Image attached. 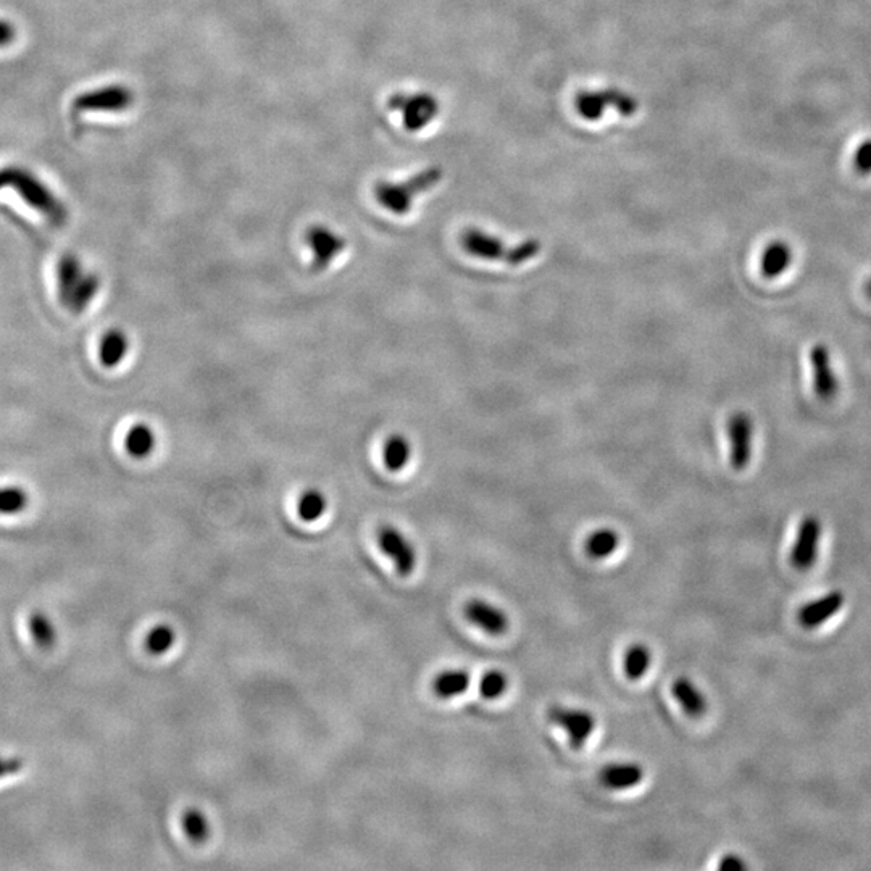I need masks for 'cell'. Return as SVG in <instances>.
I'll return each mask as SVG.
<instances>
[{
	"label": "cell",
	"instance_id": "1",
	"mask_svg": "<svg viewBox=\"0 0 871 871\" xmlns=\"http://www.w3.org/2000/svg\"><path fill=\"white\" fill-rule=\"evenodd\" d=\"M460 244L463 251L467 252L475 259L486 260V262H501L509 267H523L525 263L536 259L542 251V242L539 239L528 238L518 244H505L502 238L488 233V231L478 230V228H468L463 231L460 236Z\"/></svg>",
	"mask_w": 871,
	"mask_h": 871
},
{
	"label": "cell",
	"instance_id": "2",
	"mask_svg": "<svg viewBox=\"0 0 871 871\" xmlns=\"http://www.w3.org/2000/svg\"><path fill=\"white\" fill-rule=\"evenodd\" d=\"M444 180L441 167H428L402 181H378L373 189L375 199L386 212L396 217H405L413 209L418 197L438 188Z\"/></svg>",
	"mask_w": 871,
	"mask_h": 871
},
{
	"label": "cell",
	"instance_id": "3",
	"mask_svg": "<svg viewBox=\"0 0 871 871\" xmlns=\"http://www.w3.org/2000/svg\"><path fill=\"white\" fill-rule=\"evenodd\" d=\"M59 297L68 310L81 313L88 309L101 291V276L84 268L81 260L73 254L63 255L57 267Z\"/></svg>",
	"mask_w": 871,
	"mask_h": 871
},
{
	"label": "cell",
	"instance_id": "4",
	"mask_svg": "<svg viewBox=\"0 0 871 871\" xmlns=\"http://www.w3.org/2000/svg\"><path fill=\"white\" fill-rule=\"evenodd\" d=\"M7 188H13L26 204L38 210L52 225L67 223L68 210L46 184L25 168L7 167Z\"/></svg>",
	"mask_w": 871,
	"mask_h": 871
},
{
	"label": "cell",
	"instance_id": "5",
	"mask_svg": "<svg viewBox=\"0 0 871 871\" xmlns=\"http://www.w3.org/2000/svg\"><path fill=\"white\" fill-rule=\"evenodd\" d=\"M639 109L638 97L621 88L584 89L575 97L576 113L588 123L601 121L609 112L631 118L638 115Z\"/></svg>",
	"mask_w": 871,
	"mask_h": 871
},
{
	"label": "cell",
	"instance_id": "6",
	"mask_svg": "<svg viewBox=\"0 0 871 871\" xmlns=\"http://www.w3.org/2000/svg\"><path fill=\"white\" fill-rule=\"evenodd\" d=\"M388 109L401 117L405 130L420 133L438 120L441 102L431 92H396L389 97Z\"/></svg>",
	"mask_w": 871,
	"mask_h": 871
},
{
	"label": "cell",
	"instance_id": "7",
	"mask_svg": "<svg viewBox=\"0 0 871 871\" xmlns=\"http://www.w3.org/2000/svg\"><path fill=\"white\" fill-rule=\"evenodd\" d=\"M136 102L133 89L125 84H107L102 88L81 92L73 101L78 113H123Z\"/></svg>",
	"mask_w": 871,
	"mask_h": 871
},
{
	"label": "cell",
	"instance_id": "8",
	"mask_svg": "<svg viewBox=\"0 0 871 871\" xmlns=\"http://www.w3.org/2000/svg\"><path fill=\"white\" fill-rule=\"evenodd\" d=\"M304 239L310 252V267L317 273L331 268L347 249V239L326 225L310 226Z\"/></svg>",
	"mask_w": 871,
	"mask_h": 871
},
{
	"label": "cell",
	"instance_id": "9",
	"mask_svg": "<svg viewBox=\"0 0 871 871\" xmlns=\"http://www.w3.org/2000/svg\"><path fill=\"white\" fill-rule=\"evenodd\" d=\"M547 717L555 726H559L560 730L567 733L573 749H581L596 731V717L589 710L552 705L547 712Z\"/></svg>",
	"mask_w": 871,
	"mask_h": 871
},
{
	"label": "cell",
	"instance_id": "10",
	"mask_svg": "<svg viewBox=\"0 0 871 871\" xmlns=\"http://www.w3.org/2000/svg\"><path fill=\"white\" fill-rule=\"evenodd\" d=\"M376 541H378L380 551L388 559H391L392 565L396 567L399 575L409 576L415 570L417 551H415L412 541L399 528L391 525L381 526L376 531Z\"/></svg>",
	"mask_w": 871,
	"mask_h": 871
},
{
	"label": "cell",
	"instance_id": "11",
	"mask_svg": "<svg viewBox=\"0 0 871 871\" xmlns=\"http://www.w3.org/2000/svg\"><path fill=\"white\" fill-rule=\"evenodd\" d=\"M726 434L730 439V463L733 470L742 471L752 460L754 421L746 412H736L726 421Z\"/></svg>",
	"mask_w": 871,
	"mask_h": 871
},
{
	"label": "cell",
	"instance_id": "12",
	"mask_svg": "<svg viewBox=\"0 0 871 871\" xmlns=\"http://www.w3.org/2000/svg\"><path fill=\"white\" fill-rule=\"evenodd\" d=\"M823 526L817 517H805L797 533L796 542L792 546L791 563L797 570H809L817 560L818 544L821 541Z\"/></svg>",
	"mask_w": 871,
	"mask_h": 871
},
{
	"label": "cell",
	"instance_id": "13",
	"mask_svg": "<svg viewBox=\"0 0 871 871\" xmlns=\"http://www.w3.org/2000/svg\"><path fill=\"white\" fill-rule=\"evenodd\" d=\"M810 363L813 370V389L818 399L823 402L833 401L838 396L839 381L834 373L830 351L825 344H815L812 347Z\"/></svg>",
	"mask_w": 871,
	"mask_h": 871
},
{
	"label": "cell",
	"instance_id": "14",
	"mask_svg": "<svg viewBox=\"0 0 871 871\" xmlns=\"http://www.w3.org/2000/svg\"><path fill=\"white\" fill-rule=\"evenodd\" d=\"M463 613L470 623L491 636H501L509 630L510 621L507 613L484 599H471L465 605Z\"/></svg>",
	"mask_w": 871,
	"mask_h": 871
},
{
	"label": "cell",
	"instance_id": "15",
	"mask_svg": "<svg viewBox=\"0 0 871 871\" xmlns=\"http://www.w3.org/2000/svg\"><path fill=\"white\" fill-rule=\"evenodd\" d=\"M646 770L641 763L636 762H615L609 763L602 768L599 781L602 786L612 791H625V789H633L644 780Z\"/></svg>",
	"mask_w": 871,
	"mask_h": 871
},
{
	"label": "cell",
	"instance_id": "16",
	"mask_svg": "<svg viewBox=\"0 0 871 871\" xmlns=\"http://www.w3.org/2000/svg\"><path fill=\"white\" fill-rule=\"evenodd\" d=\"M844 594L839 591L830 592L826 596L821 597L818 601L812 602L802 607L799 612V621L804 628H817L823 625L826 620L834 617L844 605Z\"/></svg>",
	"mask_w": 871,
	"mask_h": 871
},
{
	"label": "cell",
	"instance_id": "17",
	"mask_svg": "<svg viewBox=\"0 0 871 871\" xmlns=\"http://www.w3.org/2000/svg\"><path fill=\"white\" fill-rule=\"evenodd\" d=\"M131 341L130 336L126 331L120 328H112L102 336L101 346H99V360L105 368H117L120 363L125 362L126 357L130 354Z\"/></svg>",
	"mask_w": 871,
	"mask_h": 871
},
{
	"label": "cell",
	"instance_id": "18",
	"mask_svg": "<svg viewBox=\"0 0 871 871\" xmlns=\"http://www.w3.org/2000/svg\"><path fill=\"white\" fill-rule=\"evenodd\" d=\"M671 692H673V697L678 701V704L681 705V709L688 713L689 717H702L707 712V709H709L704 692L697 688L694 681L689 680L686 676H681V678H678L673 683Z\"/></svg>",
	"mask_w": 871,
	"mask_h": 871
},
{
	"label": "cell",
	"instance_id": "19",
	"mask_svg": "<svg viewBox=\"0 0 871 871\" xmlns=\"http://www.w3.org/2000/svg\"><path fill=\"white\" fill-rule=\"evenodd\" d=\"M791 246L788 242L773 241L763 249L762 259H760V271L767 280H776L778 276L784 275L789 270L792 263Z\"/></svg>",
	"mask_w": 871,
	"mask_h": 871
},
{
	"label": "cell",
	"instance_id": "20",
	"mask_svg": "<svg viewBox=\"0 0 871 871\" xmlns=\"http://www.w3.org/2000/svg\"><path fill=\"white\" fill-rule=\"evenodd\" d=\"M159 438L154 428L147 423H136L125 436V449L136 460H146L157 451Z\"/></svg>",
	"mask_w": 871,
	"mask_h": 871
},
{
	"label": "cell",
	"instance_id": "21",
	"mask_svg": "<svg viewBox=\"0 0 871 871\" xmlns=\"http://www.w3.org/2000/svg\"><path fill=\"white\" fill-rule=\"evenodd\" d=\"M413 447L404 434H392L383 447V463L389 473H401L412 462Z\"/></svg>",
	"mask_w": 871,
	"mask_h": 871
},
{
	"label": "cell",
	"instance_id": "22",
	"mask_svg": "<svg viewBox=\"0 0 871 871\" xmlns=\"http://www.w3.org/2000/svg\"><path fill=\"white\" fill-rule=\"evenodd\" d=\"M471 676L465 668L442 670L433 681V691L441 699L462 696L470 688Z\"/></svg>",
	"mask_w": 871,
	"mask_h": 871
},
{
	"label": "cell",
	"instance_id": "23",
	"mask_svg": "<svg viewBox=\"0 0 871 871\" xmlns=\"http://www.w3.org/2000/svg\"><path fill=\"white\" fill-rule=\"evenodd\" d=\"M620 542L618 531L612 528H599L589 534V538L584 542V549L592 560H605L617 552Z\"/></svg>",
	"mask_w": 871,
	"mask_h": 871
},
{
	"label": "cell",
	"instance_id": "24",
	"mask_svg": "<svg viewBox=\"0 0 871 871\" xmlns=\"http://www.w3.org/2000/svg\"><path fill=\"white\" fill-rule=\"evenodd\" d=\"M28 630L39 649H51L57 642V631L47 613L36 610L28 617Z\"/></svg>",
	"mask_w": 871,
	"mask_h": 871
},
{
	"label": "cell",
	"instance_id": "25",
	"mask_svg": "<svg viewBox=\"0 0 871 871\" xmlns=\"http://www.w3.org/2000/svg\"><path fill=\"white\" fill-rule=\"evenodd\" d=\"M651 663V649L644 644H633V646L628 647V651L623 657V670H625L628 680L638 681L649 671Z\"/></svg>",
	"mask_w": 871,
	"mask_h": 871
},
{
	"label": "cell",
	"instance_id": "26",
	"mask_svg": "<svg viewBox=\"0 0 871 871\" xmlns=\"http://www.w3.org/2000/svg\"><path fill=\"white\" fill-rule=\"evenodd\" d=\"M328 510V499L320 489H307L302 492L297 501V515L304 520L305 523H313L320 520Z\"/></svg>",
	"mask_w": 871,
	"mask_h": 871
},
{
	"label": "cell",
	"instance_id": "27",
	"mask_svg": "<svg viewBox=\"0 0 871 871\" xmlns=\"http://www.w3.org/2000/svg\"><path fill=\"white\" fill-rule=\"evenodd\" d=\"M176 633L170 625H157L144 639L146 651L152 655H163L175 646Z\"/></svg>",
	"mask_w": 871,
	"mask_h": 871
},
{
	"label": "cell",
	"instance_id": "28",
	"mask_svg": "<svg viewBox=\"0 0 871 871\" xmlns=\"http://www.w3.org/2000/svg\"><path fill=\"white\" fill-rule=\"evenodd\" d=\"M184 833L191 841L202 842L209 838L210 825L209 820L205 817L201 810L191 809L184 812L181 818Z\"/></svg>",
	"mask_w": 871,
	"mask_h": 871
},
{
	"label": "cell",
	"instance_id": "29",
	"mask_svg": "<svg viewBox=\"0 0 871 871\" xmlns=\"http://www.w3.org/2000/svg\"><path fill=\"white\" fill-rule=\"evenodd\" d=\"M480 694L488 701H496L509 689V676L501 670H489L480 680Z\"/></svg>",
	"mask_w": 871,
	"mask_h": 871
},
{
	"label": "cell",
	"instance_id": "30",
	"mask_svg": "<svg viewBox=\"0 0 871 871\" xmlns=\"http://www.w3.org/2000/svg\"><path fill=\"white\" fill-rule=\"evenodd\" d=\"M30 497L21 488H0V515H18L25 512Z\"/></svg>",
	"mask_w": 871,
	"mask_h": 871
},
{
	"label": "cell",
	"instance_id": "31",
	"mask_svg": "<svg viewBox=\"0 0 871 871\" xmlns=\"http://www.w3.org/2000/svg\"><path fill=\"white\" fill-rule=\"evenodd\" d=\"M855 170L859 171L860 175H871V139H865L860 142L855 149L854 157H852Z\"/></svg>",
	"mask_w": 871,
	"mask_h": 871
},
{
	"label": "cell",
	"instance_id": "32",
	"mask_svg": "<svg viewBox=\"0 0 871 871\" xmlns=\"http://www.w3.org/2000/svg\"><path fill=\"white\" fill-rule=\"evenodd\" d=\"M23 768V762L20 759L13 757H2L0 755V780L9 778V776L17 775L18 771Z\"/></svg>",
	"mask_w": 871,
	"mask_h": 871
},
{
	"label": "cell",
	"instance_id": "33",
	"mask_svg": "<svg viewBox=\"0 0 871 871\" xmlns=\"http://www.w3.org/2000/svg\"><path fill=\"white\" fill-rule=\"evenodd\" d=\"M718 868L723 871L746 870V863H744V860H742L741 857H738V855L730 854L725 855V857L721 859Z\"/></svg>",
	"mask_w": 871,
	"mask_h": 871
},
{
	"label": "cell",
	"instance_id": "34",
	"mask_svg": "<svg viewBox=\"0 0 871 871\" xmlns=\"http://www.w3.org/2000/svg\"><path fill=\"white\" fill-rule=\"evenodd\" d=\"M15 28L10 21L0 20V47L9 46L10 42L15 39Z\"/></svg>",
	"mask_w": 871,
	"mask_h": 871
},
{
	"label": "cell",
	"instance_id": "35",
	"mask_svg": "<svg viewBox=\"0 0 871 871\" xmlns=\"http://www.w3.org/2000/svg\"><path fill=\"white\" fill-rule=\"evenodd\" d=\"M863 292H865V296L871 301V278H868L865 284H863Z\"/></svg>",
	"mask_w": 871,
	"mask_h": 871
}]
</instances>
